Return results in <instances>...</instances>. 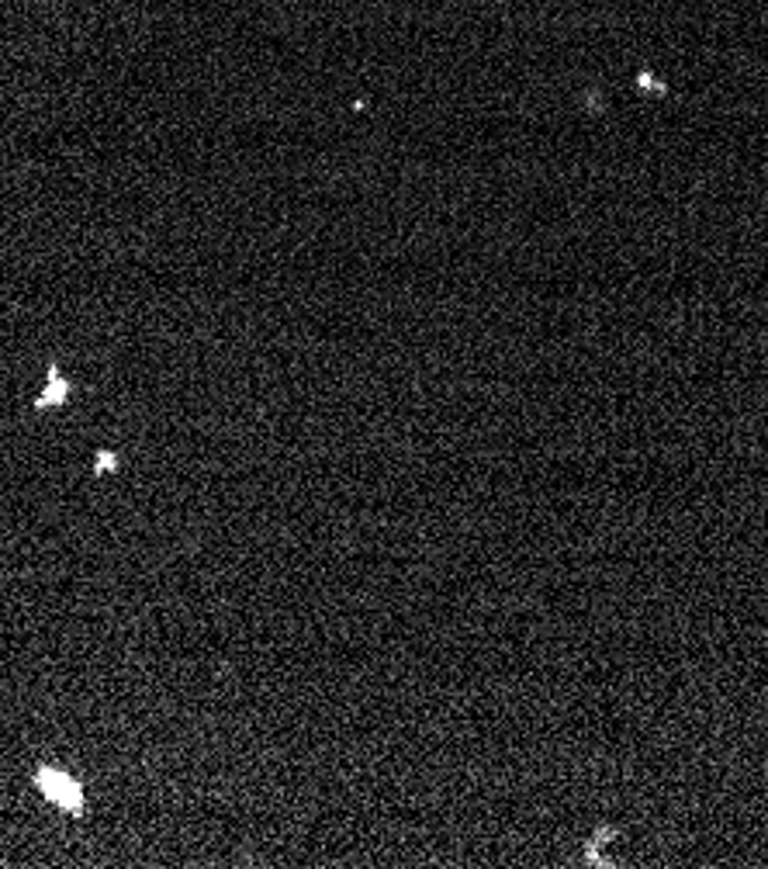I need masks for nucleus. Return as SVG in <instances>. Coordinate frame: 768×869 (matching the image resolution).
Instances as JSON below:
<instances>
[{"label":"nucleus","instance_id":"20e7f679","mask_svg":"<svg viewBox=\"0 0 768 869\" xmlns=\"http://www.w3.org/2000/svg\"><path fill=\"white\" fill-rule=\"evenodd\" d=\"M97 468H100V471H104V468H114V454H104V451H100V454H97Z\"/></svg>","mask_w":768,"mask_h":869},{"label":"nucleus","instance_id":"7ed1b4c3","mask_svg":"<svg viewBox=\"0 0 768 869\" xmlns=\"http://www.w3.org/2000/svg\"><path fill=\"white\" fill-rule=\"evenodd\" d=\"M637 84H640V91H647V94H665L668 87H665V80H654L651 73H640L637 77Z\"/></svg>","mask_w":768,"mask_h":869},{"label":"nucleus","instance_id":"f257e3e1","mask_svg":"<svg viewBox=\"0 0 768 869\" xmlns=\"http://www.w3.org/2000/svg\"><path fill=\"white\" fill-rule=\"evenodd\" d=\"M38 786L49 800H56L63 810L70 814H84V789L73 776L59 773V769H38Z\"/></svg>","mask_w":768,"mask_h":869},{"label":"nucleus","instance_id":"f03ea898","mask_svg":"<svg viewBox=\"0 0 768 869\" xmlns=\"http://www.w3.org/2000/svg\"><path fill=\"white\" fill-rule=\"evenodd\" d=\"M66 391H70V385L59 378V371H56V368H49V391L38 398V405H49V402H56V405H59V402L66 398Z\"/></svg>","mask_w":768,"mask_h":869}]
</instances>
